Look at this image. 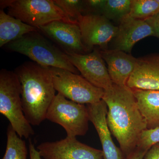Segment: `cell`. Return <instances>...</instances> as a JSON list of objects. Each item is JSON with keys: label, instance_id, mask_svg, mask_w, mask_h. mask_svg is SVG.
I'll return each instance as SVG.
<instances>
[{"label": "cell", "instance_id": "cell-21", "mask_svg": "<svg viewBox=\"0 0 159 159\" xmlns=\"http://www.w3.org/2000/svg\"><path fill=\"white\" fill-rule=\"evenodd\" d=\"M54 2L71 19L77 22L83 12V1L79 0H54Z\"/></svg>", "mask_w": 159, "mask_h": 159}, {"label": "cell", "instance_id": "cell-3", "mask_svg": "<svg viewBox=\"0 0 159 159\" xmlns=\"http://www.w3.org/2000/svg\"><path fill=\"white\" fill-rule=\"evenodd\" d=\"M39 32H31L9 43L6 45L7 48L25 55L40 65L62 69L78 74L79 71L66 54Z\"/></svg>", "mask_w": 159, "mask_h": 159}, {"label": "cell", "instance_id": "cell-10", "mask_svg": "<svg viewBox=\"0 0 159 159\" xmlns=\"http://www.w3.org/2000/svg\"><path fill=\"white\" fill-rule=\"evenodd\" d=\"M78 22L82 42L89 50L95 46L104 48L116 35L118 27L112 25L104 16L82 15Z\"/></svg>", "mask_w": 159, "mask_h": 159}, {"label": "cell", "instance_id": "cell-15", "mask_svg": "<svg viewBox=\"0 0 159 159\" xmlns=\"http://www.w3.org/2000/svg\"><path fill=\"white\" fill-rule=\"evenodd\" d=\"M100 54L107 66L109 74L113 83L126 86L135 67L137 58L117 49L103 50Z\"/></svg>", "mask_w": 159, "mask_h": 159}, {"label": "cell", "instance_id": "cell-13", "mask_svg": "<svg viewBox=\"0 0 159 159\" xmlns=\"http://www.w3.org/2000/svg\"><path fill=\"white\" fill-rule=\"evenodd\" d=\"M119 22L115 38L116 49L130 53L137 42L148 36H153L152 29L145 20L134 18L129 14Z\"/></svg>", "mask_w": 159, "mask_h": 159}, {"label": "cell", "instance_id": "cell-8", "mask_svg": "<svg viewBox=\"0 0 159 159\" xmlns=\"http://www.w3.org/2000/svg\"><path fill=\"white\" fill-rule=\"evenodd\" d=\"M37 148L45 159H104L102 150L83 144L75 137L43 142Z\"/></svg>", "mask_w": 159, "mask_h": 159}, {"label": "cell", "instance_id": "cell-12", "mask_svg": "<svg viewBox=\"0 0 159 159\" xmlns=\"http://www.w3.org/2000/svg\"><path fill=\"white\" fill-rule=\"evenodd\" d=\"M89 120L93 124L99 135L104 159H123L121 148L115 145L107 125V106L102 99L99 102L87 104Z\"/></svg>", "mask_w": 159, "mask_h": 159}, {"label": "cell", "instance_id": "cell-20", "mask_svg": "<svg viewBox=\"0 0 159 159\" xmlns=\"http://www.w3.org/2000/svg\"><path fill=\"white\" fill-rule=\"evenodd\" d=\"M159 12V0H132L129 15L145 20Z\"/></svg>", "mask_w": 159, "mask_h": 159}, {"label": "cell", "instance_id": "cell-4", "mask_svg": "<svg viewBox=\"0 0 159 159\" xmlns=\"http://www.w3.org/2000/svg\"><path fill=\"white\" fill-rule=\"evenodd\" d=\"M20 82L15 72L2 69L0 71V113L20 138L28 139L34 134L25 116L21 101Z\"/></svg>", "mask_w": 159, "mask_h": 159}, {"label": "cell", "instance_id": "cell-11", "mask_svg": "<svg viewBox=\"0 0 159 159\" xmlns=\"http://www.w3.org/2000/svg\"><path fill=\"white\" fill-rule=\"evenodd\" d=\"M38 29L44 35L59 45L65 53L86 54L89 51L82 42L78 24L55 21Z\"/></svg>", "mask_w": 159, "mask_h": 159}, {"label": "cell", "instance_id": "cell-19", "mask_svg": "<svg viewBox=\"0 0 159 159\" xmlns=\"http://www.w3.org/2000/svg\"><path fill=\"white\" fill-rule=\"evenodd\" d=\"M132 0H105L101 13L108 20H120L129 14Z\"/></svg>", "mask_w": 159, "mask_h": 159}, {"label": "cell", "instance_id": "cell-18", "mask_svg": "<svg viewBox=\"0 0 159 159\" xmlns=\"http://www.w3.org/2000/svg\"><path fill=\"white\" fill-rule=\"evenodd\" d=\"M7 137L6 152L2 159H27L25 142L19 136L10 124L7 129Z\"/></svg>", "mask_w": 159, "mask_h": 159}, {"label": "cell", "instance_id": "cell-17", "mask_svg": "<svg viewBox=\"0 0 159 159\" xmlns=\"http://www.w3.org/2000/svg\"><path fill=\"white\" fill-rule=\"evenodd\" d=\"M39 31L38 29L23 22L20 20L0 10V47L21 38L26 34Z\"/></svg>", "mask_w": 159, "mask_h": 159}, {"label": "cell", "instance_id": "cell-9", "mask_svg": "<svg viewBox=\"0 0 159 159\" xmlns=\"http://www.w3.org/2000/svg\"><path fill=\"white\" fill-rule=\"evenodd\" d=\"M71 63L82 77L93 85L104 90L111 87L113 83L100 51L94 49L89 54L66 53Z\"/></svg>", "mask_w": 159, "mask_h": 159}, {"label": "cell", "instance_id": "cell-26", "mask_svg": "<svg viewBox=\"0 0 159 159\" xmlns=\"http://www.w3.org/2000/svg\"><path fill=\"white\" fill-rule=\"evenodd\" d=\"M147 152L137 147L130 154L127 156L123 157V159H144Z\"/></svg>", "mask_w": 159, "mask_h": 159}, {"label": "cell", "instance_id": "cell-25", "mask_svg": "<svg viewBox=\"0 0 159 159\" xmlns=\"http://www.w3.org/2000/svg\"><path fill=\"white\" fill-rule=\"evenodd\" d=\"M144 159H159V142L151 147L145 154Z\"/></svg>", "mask_w": 159, "mask_h": 159}, {"label": "cell", "instance_id": "cell-1", "mask_svg": "<svg viewBox=\"0 0 159 159\" xmlns=\"http://www.w3.org/2000/svg\"><path fill=\"white\" fill-rule=\"evenodd\" d=\"M102 100L107 106V122L120 145L123 157L136 148L141 135L147 129L133 91L127 86L113 84L104 90Z\"/></svg>", "mask_w": 159, "mask_h": 159}, {"label": "cell", "instance_id": "cell-7", "mask_svg": "<svg viewBox=\"0 0 159 159\" xmlns=\"http://www.w3.org/2000/svg\"><path fill=\"white\" fill-rule=\"evenodd\" d=\"M49 68L55 90L65 98L83 104L102 100L104 90L93 85L82 76L64 69Z\"/></svg>", "mask_w": 159, "mask_h": 159}, {"label": "cell", "instance_id": "cell-5", "mask_svg": "<svg viewBox=\"0 0 159 159\" xmlns=\"http://www.w3.org/2000/svg\"><path fill=\"white\" fill-rule=\"evenodd\" d=\"M0 6L7 8L9 15L37 29L55 21L78 24L53 0H2Z\"/></svg>", "mask_w": 159, "mask_h": 159}, {"label": "cell", "instance_id": "cell-14", "mask_svg": "<svg viewBox=\"0 0 159 159\" xmlns=\"http://www.w3.org/2000/svg\"><path fill=\"white\" fill-rule=\"evenodd\" d=\"M126 86L131 89L159 91V54L137 58Z\"/></svg>", "mask_w": 159, "mask_h": 159}, {"label": "cell", "instance_id": "cell-23", "mask_svg": "<svg viewBox=\"0 0 159 159\" xmlns=\"http://www.w3.org/2000/svg\"><path fill=\"white\" fill-rule=\"evenodd\" d=\"M105 0H88L83 1V12L100 11L105 3Z\"/></svg>", "mask_w": 159, "mask_h": 159}, {"label": "cell", "instance_id": "cell-24", "mask_svg": "<svg viewBox=\"0 0 159 159\" xmlns=\"http://www.w3.org/2000/svg\"><path fill=\"white\" fill-rule=\"evenodd\" d=\"M153 32V36L159 39V12L145 20Z\"/></svg>", "mask_w": 159, "mask_h": 159}, {"label": "cell", "instance_id": "cell-22", "mask_svg": "<svg viewBox=\"0 0 159 159\" xmlns=\"http://www.w3.org/2000/svg\"><path fill=\"white\" fill-rule=\"evenodd\" d=\"M159 142V127L144 130L141 135L137 147L148 151L154 144Z\"/></svg>", "mask_w": 159, "mask_h": 159}, {"label": "cell", "instance_id": "cell-27", "mask_svg": "<svg viewBox=\"0 0 159 159\" xmlns=\"http://www.w3.org/2000/svg\"><path fill=\"white\" fill-rule=\"evenodd\" d=\"M29 151L30 159H41L39 152L36 149L31 140L29 141Z\"/></svg>", "mask_w": 159, "mask_h": 159}, {"label": "cell", "instance_id": "cell-6", "mask_svg": "<svg viewBox=\"0 0 159 159\" xmlns=\"http://www.w3.org/2000/svg\"><path fill=\"white\" fill-rule=\"evenodd\" d=\"M46 119L62 126L67 137L84 136L88 131L90 120L87 106L68 100L59 93L49 107Z\"/></svg>", "mask_w": 159, "mask_h": 159}, {"label": "cell", "instance_id": "cell-16", "mask_svg": "<svg viewBox=\"0 0 159 159\" xmlns=\"http://www.w3.org/2000/svg\"><path fill=\"white\" fill-rule=\"evenodd\" d=\"M147 129L159 127V91L132 89Z\"/></svg>", "mask_w": 159, "mask_h": 159}, {"label": "cell", "instance_id": "cell-2", "mask_svg": "<svg viewBox=\"0 0 159 159\" xmlns=\"http://www.w3.org/2000/svg\"><path fill=\"white\" fill-rule=\"evenodd\" d=\"M21 85L23 111L31 125H39L46 119L49 107L56 96L49 67L28 61L15 70Z\"/></svg>", "mask_w": 159, "mask_h": 159}]
</instances>
